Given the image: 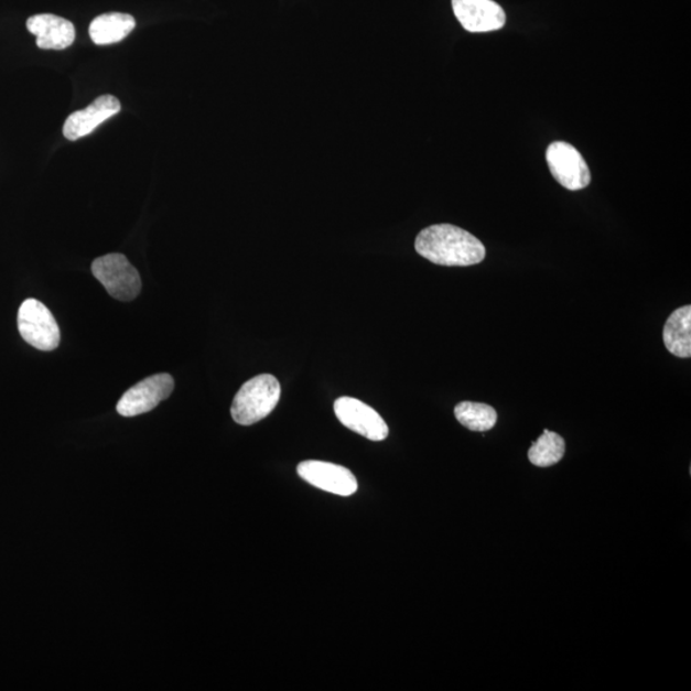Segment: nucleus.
Listing matches in <instances>:
<instances>
[{"mask_svg": "<svg viewBox=\"0 0 691 691\" xmlns=\"http://www.w3.org/2000/svg\"><path fill=\"white\" fill-rule=\"evenodd\" d=\"M91 270L110 296L119 301H132L139 296L140 274L122 253H108L94 260Z\"/></svg>", "mask_w": 691, "mask_h": 691, "instance_id": "7ed1b4c3", "label": "nucleus"}, {"mask_svg": "<svg viewBox=\"0 0 691 691\" xmlns=\"http://www.w3.org/2000/svg\"><path fill=\"white\" fill-rule=\"evenodd\" d=\"M546 159L552 176L570 192H577L591 184V171L585 159L568 142L555 141L548 147Z\"/></svg>", "mask_w": 691, "mask_h": 691, "instance_id": "39448f33", "label": "nucleus"}, {"mask_svg": "<svg viewBox=\"0 0 691 691\" xmlns=\"http://www.w3.org/2000/svg\"><path fill=\"white\" fill-rule=\"evenodd\" d=\"M119 112H121V102L114 95H101L89 107L77 110L66 119L63 134L69 141L83 139Z\"/></svg>", "mask_w": 691, "mask_h": 691, "instance_id": "9d476101", "label": "nucleus"}, {"mask_svg": "<svg viewBox=\"0 0 691 691\" xmlns=\"http://www.w3.org/2000/svg\"><path fill=\"white\" fill-rule=\"evenodd\" d=\"M455 417L461 425L472 432H488L497 423V411L486 403L460 402Z\"/></svg>", "mask_w": 691, "mask_h": 691, "instance_id": "4468645a", "label": "nucleus"}, {"mask_svg": "<svg viewBox=\"0 0 691 691\" xmlns=\"http://www.w3.org/2000/svg\"><path fill=\"white\" fill-rule=\"evenodd\" d=\"M566 444L558 433L548 431L539 436L529 450V461L538 467H550L559 464L565 456Z\"/></svg>", "mask_w": 691, "mask_h": 691, "instance_id": "2eb2a0df", "label": "nucleus"}, {"mask_svg": "<svg viewBox=\"0 0 691 691\" xmlns=\"http://www.w3.org/2000/svg\"><path fill=\"white\" fill-rule=\"evenodd\" d=\"M663 343L669 352L681 359L691 356V306H682L670 315L663 328Z\"/></svg>", "mask_w": 691, "mask_h": 691, "instance_id": "f8f14e48", "label": "nucleus"}, {"mask_svg": "<svg viewBox=\"0 0 691 691\" xmlns=\"http://www.w3.org/2000/svg\"><path fill=\"white\" fill-rule=\"evenodd\" d=\"M335 414L349 431L360 434L367 440L380 442L385 441L389 434L384 418L367 403L353 399V397H339L335 402Z\"/></svg>", "mask_w": 691, "mask_h": 691, "instance_id": "0eeeda50", "label": "nucleus"}, {"mask_svg": "<svg viewBox=\"0 0 691 691\" xmlns=\"http://www.w3.org/2000/svg\"><path fill=\"white\" fill-rule=\"evenodd\" d=\"M19 331L26 343L42 352H53L61 343V332L51 310L39 300L23 301L19 310Z\"/></svg>", "mask_w": 691, "mask_h": 691, "instance_id": "20e7f679", "label": "nucleus"}, {"mask_svg": "<svg viewBox=\"0 0 691 691\" xmlns=\"http://www.w3.org/2000/svg\"><path fill=\"white\" fill-rule=\"evenodd\" d=\"M281 399V385L270 375H260L246 382L235 396L230 415L240 425H252L272 414Z\"/></svg>", "mask_w": 691, "mask_h": 691, "instance_id": "f03ea898", "label": "nucleus"}, {"mask_svg": "<svg viewBox=\"0 0 691 691\" xmlns=\"http://www.w3.org/2000/svg\"><path fill=\"white\" fill-rule=\"evenodd\" d=\"M456 19L468 33H489L506 23L504 8L494 0H452Z\"/></svg>", "mask_w": 691, "mask_h": 691, "instance_id": "1a4fd4ad", "label": "nucleus"}, {"mask_svg": "<svg viewBox=\"0 0 691 691\" xmlns=\"http://www.w3.org/2000/svg\"><path fill=\"white\" fill-rule=\"evenodd\" d=\"M419 256L444 267H468L482 263L486 248L467 230L452 225H435L417 237Z\"/></svg>", "mask_w": 691, "mask_h": 691, "instance_id": "f257e3e1", "label": "nucleus"}, {"mask_svg": "<svg viewBox=\"0 0 691 691\" xmlns=\"http://www.w3.org/2000/svg\"><path fill=\"white\" fill-rule=\"evenodd\" d=\"M26 26L30 33L36 36V45L40 50L63 51L75 42L74 23L60 15L35 14L28 20Z\"/></svg>", "mask_w": 691, "mask_h": 691, "instance_id": "9b49d317", "label": "nucleus"}, {"mask_svg": "<svg viewBox=\"0 0 691 691\" xmlns=\"http://www.w3.org/2000/svg\"><path fill=\"white\" fill-rule=\"evenodd\" d=\"M174 389L172 376L155 375L141 380L127 391L117 403L119 415L132 418L154 410L159 403L169 399Z\"/></svg>", "mask_w": 691, "mask_h": 691, "instance_id": "423d86ee", "label": "nucleus"}, {"mask_svg": "<svg viewBox=\"0 0 691 691\" xmlns=\"http://www.w3.org/2000/svg\"><path fill=\"white\" fill-rule=\"evenodd\" d=\"M137 21L131 14L106 13L90 23L89 33L94 44L110 45L122 42L132 33Z\"/></svg>", "mask_w": 691, "mask_h": 691, "instance_id": "ddd939ff", "label": "nucleus"}, {"mask_svg": "<svg viewBox=\"0 0 691 691\" xmlns=\"http://www.w3.org/2000/svg\"><path fill=\"white\" fill-rule=\"evenodd\" d=\"M298 474L313 487L337 496H353L359 488L355 475L348 468L324 461H304L298 466Z\"/></svg>", "mask_w": 691, "mask_h": 691, "instance_id": "6e6552de", "label": "nucleus"}]
</instances>
